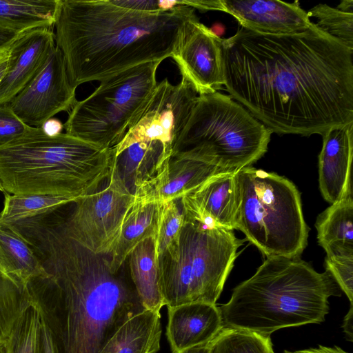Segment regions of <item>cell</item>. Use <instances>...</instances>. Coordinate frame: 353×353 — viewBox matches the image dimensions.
Returning <instances> with one entry per match:
<instances>
[{"instance_id": "cell-1", "label": "cell", "mask_w": 353, "mask_h": 353, "mask_svg": "<svg viewBox=\"0 0 353 353\" xmlns=\"http://www.w3.org/2000/svg\"><path fill=\"white\" fill-rule=\"evenodd\" d=\"M221 48L226 90L272 132L323 135L353 122V50L314 23L290 35L241 27Z\"/></svg>"}, {"instance_id": "cell-2", "label": "cell", "mask_w": 353, "mask_h": 353, "mask_svg": "<svg viewBox=\"0 0 353 353\" xmlns=\"http://www.w3.org/2000/svg\"><path fill=\"white\" fill-rule=\"evenodd\" d=\"M54 209L7 227L28 243L45 270L27 288L61 353H99L126 321L145 309L132 281L111 270L108 256L69 237Z\"/></svg>"}, {"instance_id": "cell-3", "label": "cell", "mask_w": 353, "mask_h": 353, "mask_svg": "<svg viewBox=\"0 0 353 353\" xmlns=\"http://www.w3.org/2000/svg\"><path fill=\"white\" fill-rule=\"evenodd\" d=\"M182 6L163 12L128 9L111 0H60L54 28L71 85L101 81L129 68L171 57L196 15Z\"/></svg>"}, {"instance_id": "cell-4", "label": "cell", "mask_w": 353, "mask_h": 353, "mask_svg": "<svg viewBox=\"0 0 353 353\" xmlns=\"http://www.w3.org/2000/svg\"><path fill=\"white\" fill-rule=\"evenodd\" d=\"M340 295L328 272L319 273L299 258L266 257L219 307L224 327L268 337L281 328L323 322L328 299Z\"/></svg>"}, {"instance_id": "cell-5", "label": "cell", "mask_w": 353, "mask_h": 353, "mask_svg": "<svg viewBox=\"0 0 353 353\" xmlns=\"http://www.w3.org/2000/svg\"><path fill=\"white\" fill-rule=\"evenodd\" d=\"M114 150L61 133L30 127L0 147V181L10 194L79 198L95 192L109 178Z\"/></svg>"}, {"instance_id": "cell-6", "label": "cell", "mask_w": 353, "mask_h": 353, "mask_svg": "<svg viewBox=\"0 0 353 353\" xmlns=\"http://www.w3.org/2000/svg\"><path fill=\"white\" fill-rule=\"evenodd\" d=\"M236 179V230L266 257L299 258L307 245L308 228L294 183L252 166L239 170Z\"/></svg>"}, {"instance_id": "cell-7", "label": "cell", "mask_w": 353, "mask_h": 353, "mask_svg": "<svg viewBox=\"0 0 353 353\" xmlns=\"http://www.w3.org/2000/svg\"><path fill=\"white\" fill-rule=\"evenodd\" d=\"M272 134L230 95L201 94L172 154L189 152L223 170L237 171L252 166L265 154Z\"/></svg>"}, {"instance_id": "cell-8", "label": "cell", "mask_w": 353, "mask_h": 353, "mask_svg": "<svg viewBox=\"0 0 353 353\" xmlns=\"http://www.w3.org/2000/svg\"><path fill=\"white\" fill-rule=\"evenodd\" d=\"M161 63H145L101 81L72 108L65 133L103 149L114 148L154 90Z\"/></svg>"}, {"instance_id": "cell-9", "label": "cell", "mask_w": 353, "mask_h": 353, "mask_svg": "<svg viewBox=\"0 0 353 353\" xmlns=\"http://www.w3.org/2000/svg\"><path fill=\"white\" fill-rule=\"evenodd\" d=\"M243 243L232 230L184 219L174 255L191 285V303L216 304Z\"/></svg>"}, {"instance_id": "cell-10", "label": "cell", "mask_w": 353, "mask_h": 353, "mask_svg": "<svg viewBox=\"0 0 353 353\" xmlns=\"http://www.w3.org/2000/svg\"><path fill=\"white\" fill-rule=\"evenodd\" d=\"M134 200L112 163L104 189L60 205L54 212L69 237L95 254L108 256Z\"/></svg>"}, {"instance_id": "cell-11", "label": "cell", "mask_w": 353, "mask_h": 353, "mask_svg": "<svg viewBox=\"0 0 353 353\" xmlns=\"http://www.w3.org/2000/svg\"><path fill=\"white\" fill-rule=\"evenodd\" d=\"M197 97L192 85L183 77L176 85H172L167 79L157 83L123 139L113 148L114 154L140 141H159L173 152Z\"/></svg>"}, {"instance_id": "cell-12", "label": "cell", "mask_w": 353, "mask_h": 353, "mask_svg": "<svg viewBox=\"0 0 353 353\" xmlns=\"http://www.w3.org/2000/svg\"><path fill=\"white\" fill-rule=\"evenodd\" d=\"M77 101L76 88L69 81L63 54L55 45L37 72L9 104L25 124L40 128L59 112L70 110Z\"/></svg>"}, {"instance_id": "cell-13", "label": "cell", "mask_w": 353, "mask_h": 353, "mask_svg": "<svg viewBox=\"0 0 353 353\" xmlns=\"http://www.w3.org/2000/svg\"><path fill=\"white\" fill-rule=\"evenodd\" d=\"M221 39L194 15L185 23L172 58L199 95L224 86Z\"/></svg>"}, {"instance_id": "cell-14", "label": "cell", "mask_w": 353, "mask_h": 353, "mask_svg": "<svg viewBox=\"0 0 353 353\" xmlns=\"http://www.w3.org/2000/svg\"><path fill=\"white\" fill-rule=\"evenodd\" d=\"M188 5L202 11L216 10L234 17L242 28L260 34L290 35L310 29L314 23L298 1L188 0Z\"/></svg>"}, {"instance_id": "cell-15", "label": "cell", "mask_w": 353, "mask_h": 353, "mask_svg": "<svg viewBox=\"0 0 353 353\" xmlns=\"http://www.w3.org/2000/svg\"><path fill=\"white\" fill-rule=\"evenodd\" d=\"M237 171L217 173L179 199L184 219L236 229Z\"/></svg>"}, {"instance_id": "cell-16", "label": "cell", "mask_w": 353, "mask_h": 353, "mask_svg": "<svg viewBox=\"0 0 353 353\" xmlns=\"http://www.w3.org/2000/svg\"><path fill=\"white\" fill-rule=\"evenodd\" d=\"M221 172L228 171L196 154L178 151L172 154L163 172L137 188L134 195L160 203L178 200Z\"/></svg>"}, {"instance_id": "cell-17", "label": "cell", "mask_w": 353, "mask_h": 353, "mask_svg": "<svg viewBox=\"0 0 353 353\" xmlns=\"http://www.w3.org/2000/svg\"><path fill=\"white\" fill-rule=\"evenodd\" d=\"M319 156V183L323 198L332 204L352 192L353 122L327 130Z\"/></svg>"}, {"instance_id": "cell-18", "label": "cell", "mask_w": 353, "mask_h": 353, "mask_svg": "<svg viewBox=\"0 0 353 353\" xmlns=\"http://www.w3.org/2000/svg\"><path fill=\"white\" fill-rule=\"evenodd\" d=\"M55 46L53 28L21 34L11 44L6 75L0 83V103H9L28 83Z\"/></svg>"}, {"instance_id": "cell-19", "label": "cell", "mask_w": 353, "mask_h": 353, "mask_svg": "<svg viewBox=\"0 0 353 353\" xmlns=\"http://www.w3.org/2000/svg\"><path fill=\"white\" fill-rule=\"evenodd\" d=\"M167 308L165 334L172 353L208 344L224 327L216 304L194 302Z\"/></svg>"}, {"instance_id": "cell-20", "label": "cell", "mask_w": 353, "mask_h": 353, "mask_svg": "<svg viewBox=\"0 0 353 353\" xmlns=\"http://www.w3.org/2000/svg\"><path fill=\"white\" fill-rule=\"evenodd\" d=\"M172 154V151L161 142L140 141L114 154L113 164L126 187L134 194L137 188L163 172Z\"/></svg>"}, {"instance_id": "cell-21", "label": "cell", "mask_w": 353, "mask_h": 353, "mask_svg": "<svg viewBox=\"0 0 353 353\" xmlns=\"http://www.w3.org/2000/svg\"><path fill=\"white\" fill-rule=\"evenodd\" d=\"M162 203L135 196L126 214L118 239L108 256L113 272H118L132 250L142 241L155 237Z\"/></svg>"}, {"instance_id": "cell-22", "label": "cell", "mask_w": 353, "mask_h": 353, "mask_svg": "<svg viewBox=\"0 0 353 353\" xmlns=\"http://www.w3.org/2000/svg\"><path fill=\"white\" fill-rule=\"evenodd\" d=\"M127 259L130 279L143 307L160 312L165 304L154 238L140 242Z\"/></svg>"}, {"instance_id": "cell-23", "label": "cell", "mask_w": 353, "mask_h": 353, "mask_svg": "<svg viewBox=\"0 0 353 353\" xmlns=\"http://www.w3.org/2000/svg\"><path fill=\"white\" fill-rule=\"evenodd\" d=\"M353 197L346 194L318 216L319 244L327 256H353Z\"/></svg>"}, {"instance_id": "cell-24", "label": "cell", "mask_w": 353, "mask_h": 353, "mask_svg": "<svg viewBox=\"0 0 353 353\" xmlns=\"http://www.w3.org/2000/svg\"><path fill=\"white\" fill-rule=\"evenodd\" d=\"M161 332L160 312L145 309L126 321L99 353H157Z\"/></svg>"}, {"instance_id": "cell-25", "label": "cell", "mask_w": 353, "mask_h": 353, "mask_svg": "<svg viewBox=\"0 0 353 353\" xmlns=\"http://www.w3.org/2000/svg\"><path fill=\"white\" fill-rule=\"evenodd\" d=\"M60 0H0V26L22 33L54 28Z\"/></svg>"}, {"instance_id": "cell-26", "label": "cell", "mask_w": 353, "mask_h": 353, "mask_svg": "<svg viewBox=\"0 0 353 353\" xmlns=\"http://www.w3.org/2000/svg\"><path fill=\"white\" fill-rule=\"evenodd\" d=\"M0 265L26 288L32 280L45 274L28 243L8 227H0Z\"/></svg>"}, {"instance_id": "cell-27", "label": "cell", "mask_w": 353, "mask_h": 353, "mask_svg": "<svg viewBox=\"0 0 353 353\" xmlns=\"http://www.w3.org/2000/svg\"><path fill=\"white\" fill-rule=\"evenodd\" d=\"M77 199L51 195H16L5 192L3 208L0 212V227L37 216Z\"/></svg>"}, {"instance_id": "cell-28", "label": "cell", "mask_w": 353, "mask_h": 353, "mask_svg": "<svg viewBox=\"0 0 353 353\" xmlns=\"http://www.w3.org/2000/svg\"><path fill=\"white\" fill-rule=\"evenodd\" d=\"M41 313L31 299L4 341L6 353H41Z\"/></svg>"}, {"instance_id": "cell-29", "label": "cell", "mask_w": 353, "mask_h": 353, "mask_svg": "<svg viewBox=\"0 0 353 353\" xmlns=\"http://www.w3.org/2000/svg\"><path fill=\"white\" fill-rule=\"evenodd\" d=\"M30 301L28 288L8 274L0 265V343H4Z\"/></svg>"}, {"instance_id": "cell-30", "label": "cell", "mask_w": 353, "mask_h": 353, "mask_svg": "<svg viewBox=\"0 0 353 353\" xmlns=\"http://www.w3.org/2000/svg\"><path fill=\"white\" fill-rule=\"evenodd\" d=\"M209 353H274L270 336L223 327L209 343Z\"/></svg>"}, {"instance_id": "cell-31", "label": "cell", "mask_w": 353, "mask_h": 353, "mask_svg": "<svg viewBox=\"0 0 353 353\" xmlns=\"http://www.w3.org/2000/svg\"><path fill=\"white\" fill-rule=\"evenodd\" d=\"M316 19L318 28L353 50V12L319 3L307 12Z\"/></svg>"}, {"instance_id": "cell-32", "label": "cell", "mask_w": 353, "mask_h": 353, "mask_svg": "<svg viewBox=\"0 0 353 353\" xmlns=\"http://www.w3.org/2000/svg\"><path fill=\"white\" fill-rule=\"evenodd\" d=\"M176 201L162 203L154 237L158 258L176 248L179 243L184 217Z\"/></svg>"}, {"instance_id": "cell-33", "label": "cell", "mask_w": 353, "mask_h": 353, "mask_svg": "<svg viewBox=\"0 0 353 353\" xmlns=\"http://www.w3.org/2000/svg\"><path fill=\"white\" fill-rule=\"evenodd\" d=\"M325 268L352 304L353 256H326Z\"/></svg>"}, {"instance_id": "cell-34", "label": "cell", "mask_w": 353, "mask_h": 353, "mask_svg": "<svg viewBox=\"0 0 353 353\" xmlns=\"http://www.w3.org/2000/svg\"><path fill=\"white\" fill-rule=\"evenodd\" d=\"M30 128L16 115L9 103H0V147L21 137Z\"/></svg>"}, {"instance_id": "cell-35", "label": "cell", "mask_w": 353, "mask_h": 353, "mask_svg": "<svg viewBox=\"0 0 353 353\" xmlns=\"http://www.w3.org/2000/svg\"><path fill=\"white\" fill-rule=\"evenodd\" d=\"M41 353H61L57 336L42 314L41 327Z\"/></svg>"}, {"instance_id": "cell-36", "label": "cell", "mask_w": 353, "mask_h": 353, "mask_svg": "<svg viewBox=\"0 0 353 353\" xmlns=\"http://www.w3.org/2000/svg\"><path fill=\"white\" fill-rule=\"evenodd\" d=\"M40 128L45 134L49 136L61 134L64 129L63 123L58 119L54 117L48 119Z\"/></svg>"}, {"instance_id": "cell-37", "label": "cell", "mask_w": 353, "mask_h": 353, "mask_svg": "<svg viewBox=\"0 0 353 353\" xmlns=\"http://www.w3.org/2000/svg\"><path fill=\"white\" fill-rule=\"evenodd\" d=\"M22 33L0 26V51L9 47Z\"/></svg>"}, {"instance_id": "cell-38", "label": "cell", "mask_w": 353, "mask_h": 353, "mask_svg": "<svg viewBox=\"0 0 353 353\" xmlns=\"http://www.w3.org/2000/svg\"><path fill=\"white\" fill-rule=\"evenodd\" d=\"M284 353H347L339 347H325L319 345L316 348L305 349L295 352L285 351Z\"/></svg>"}, {"instance_id": "cell-39", "label": "cell", "mask_w": 353, "mask_h": 353, "mask_svg": "<svg viewBox=\"0 0 353 353\" xmlns=\"http://www.w3.org/2000/svg\"><path fill=\"white\" fill-rule=\"evenodd\" d=\"M10 46L0 51V83L6 75L8 68Z\"/></svg>"}, {"instance_id": "cell-40", "label": "cell", "mask_w": 353, "mask_h": 353, "mask_svg": "<svg viewBox=\"0 0 353 353\" xmlns=\"http://www.w3.org/2000/svg\"><path fill=\"white\" fill-rule=\"evenodd\" d=\"M343 331L346 335L349 337L348 340L352 341L353 338V306L350 303V310L346 314L343 325Z\"/></svg>"}, {"instance_id": "cell-41", "label": "cell", "mask_w": 353, "mask_h": 353, "mask_svg": "<svg viewBox=\"0 0 353 353\" xmlns=\"http://www.w3.org/2000/svg\"><path fill=\"white\" fill-rule=\"evenodd\" d=\"M180 353H209V343L192 347Z\"/></svg>"}, {"instance_id": "cell-42", "label": "cell", "mask_w": 353, "mask_h": 353, "mask_svg": "<svg viewBox=\"0 0 353 353\" xmlns=\"http://www.w3.org/2000/svg\"><path fill=\"white\" fill-rule=\"evenodd\" d=\"M0 353H6L5 346L3 343H0Z\"/></svg>"}, {"instance_id": "cell-43", "label": "cell", "mask_w": 353, "mask_h": 353, "mask_svg": "<svg viewBox=\"0 0 353 353\" xmlns=\"http://www.w3.org/2000/svg\"><path fill=\"white\" fill-rule=\"evenodd\" d=\"M0 192H3V194L5 193V191L2 187V185L1 183V181H0Z\"/></svg>"}]
</instances>
